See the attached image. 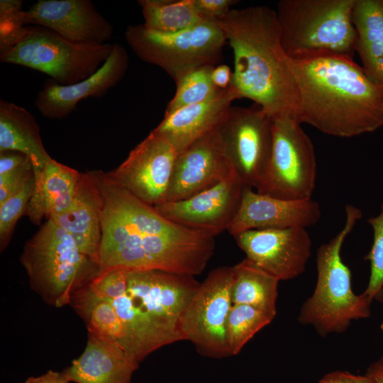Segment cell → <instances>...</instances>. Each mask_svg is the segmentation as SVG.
I'll list each match as a JSON object with an SVG mask.
<instances>
[{
    "instance_id": "obj_1",
    "label": "cell",
    "mask_w": 383,
    "mask_h": 383,
    "mask_svg": "<svg viewBox=\"0 0 383 383\" xmlns=\"http://www.w3.org/2000/svg\"><path fill=\"white\" fill-rule=\"evenodd\" d=\"M93 173L103 199L99 272L162 270L194 277L204 270L215 236L168 220L104 172Z\"/></svg>"
},
{
    "instance_id": "obj_2",
    "label": "cell",
    "mask_w": 383,
    "mask_h": 383,
    "mask_svg": "<svg viewBox=\"0 0 383 383\" xmlns=\"http://www.w3.org/2000/svg\"><path fill=\"white\" fill-rule=\"evenodd\" d=\"M299 92L297 121L339 138L383 126V86L349 56L322 52L291 58Z\"/></svg>"
},
{
    "instance_id": "obj_3",
    "label": "cell",
    "mask_w": 383,
    "mask_h": 383,
    "mask_svg": "<svg viewBox=\"0 0 383 383\" xmlns=\"http://www.w3.org/2000/svg\"><path fill=\"white\" fill-rule=\"evenodd\" d=\"M234 57L231 85L273 119L297 120L299 92L284 51L275 10L265 6L232 9L214 19Z\"/></svg>"
},
{
    "instance_id": "obj_4",
    "label": "cell",
    "mask_w": 383,
    "mask_h": 383,
    "mask_svg": "<svg viewBox=\"0 0 383 383\" xmlns=\"http://www.w3.org/2000/svg\"><path fill=\"white\" fill-rule=\"evenodd\" d=\"M343 228L316 252L317 279L313 294L303 304L299 322L312 326L321 336L341 333L354 320L371 315V301L352 288V275L341 257L347 236L362 217L361 210L348 204Z\"/></svg>"
},
{
    "instance_id": "obj_5",
    "label": "cell",
    "mask_w": 383,
    "mask_h": 383,
    "mask_svg": "<svg viewBox=\"0 0 383 383\" xmlns=\"http://www.w3.org/2000/svg\"><path fill=\"white\" fill-rule=\"evenodd\" d=\"M355 0H281L277 16L281 42L290 58L329 52L353 57Z\"/></svg>"
},
{
    "instance_id": "obj_6",
    "label": "cell",
    "mask_w": 383,
    "mask_h": 383,
    "mask_svg": "<svg viewBox=\"0 0 383 383\" xmlns=\"http://www.w3.org/2000/svg\"><path fill=\"white\" fill-rule=\"evenodd\" d=\"M20 262L31 288L55 307L70 304L73 293L99 272L72 237L52 219L26 242Z\"/></svg>"
},
{
    "instance_id": "obj_7",
    "label": "cell",
    "mask_w": 383,
    "mask_h": 383,
    "mask_svg": "<svg viewBox=\"0 0 383 383\" xmlns=\"http://www.w3.org/2000/svg\"><path fill=\"white\" fill-rule=\"evenodd\" d=\"M113 47L109 43H78L45 28L27 26L19 40L0 53V61L35 70L60 84L70 85L94 74Z\"/></svg>"
},
{
    "instance_id": "obj_8",
    "label": "cell",
    "mask_w": 383,
    "mask_h": 383,
    "mask_svg": "<svg viewBox=\"0 0 383 383\" xmlns=\"http://www.w3.org/2000/svg\"><path fill=\"white\" fill-rule=\"evenodd\" d=\"M125 38L139 58L162 68L175 84L196 68L215 66L227 43L221 28L210 19L174 33L155 32L143 24L130 25Z\"/></svg>"
},
{
    "instance_id": "obj_9",
    "label": "cell",
    "mask_w": 383,
    "mask_h": 383,
    "mask_svg": "<svg viewBox=\"0 0 383 383\" xmlns=\"http://www.w3.org/2000/svg\"><path fill=\"white\" fill-rule=\"evenodd\" d=\"M273 145L257 192L284 199H311L317 164L311 140L292 118L273 119Z\"/></svg>"
},
{
    "instance_id": "obj_10",
    "label": "cell",
    "mask_w": 383,
    "mask_h": 383,
    "mask_svg": "<svg viewBox=\"0 0 383 383\" xmlns=\"http://www.w3.org/2000/svg\"><path fill=\"white\" fill-rule=\"evenodd\" d=\"M232 281V267L212 270L201 283L180 319L184 340L191 341L204 355L230 356L226 326L233 305Z\"/></svg>"
},
{
    "instance_id": "obj_11",
    "label": "cell",
    "mask_w": 383,
    "mask_h": 383,
    "mask_svg": "<svg viewBox=\"0 0 383 383\" xmlns=\"http://www.w3.org/2000/svg\"><path fill=\"white\" fill-rule=\"evenodd\" d=\"M273 118L259 106H231L218 128L232 167L245 185L257 189L269 165Z\"/></svg>"
},
{
    "instance_id": "obj_12",
    "label": "cell",
    "mask_w": 383,
    "mask_h": 383,
    "mask_svg": "<svg viewBox=\"0 0 383 383\" xmlns=\"http://www.w3.org/2000/svg\"><path fill=\"white\" fill-rule=\"evenodd\" d=\"M177 152L162 136L152 131L126 159L105 176L148 204L165 201Z\"/></svg>"
},
{
    "instance_id": "obj_13",
    "label": "cell",
    "mask_w": 383,
    "mask_h": 383,
    "mask_svg": "<svg viewBox=\"0 0 383 383\" xmlns=\"http://www.w3.org/2000/svg\"><path fill=\"white\" fill-rule=\"evenodd\" d=\"M200 284L191 275L162 270L131 271L126 292L159 326L182 336L180 319Z\"/></svg>"
},
{
    "instance_id": "obj_14",
    "label": "cell",
    "mask_w": 383,
    "mask_h": 383,
    "mask_svg": "<svg viewBox=\"0 0 383 383\" xmlns=\"http://www.w3.org/2000/svg\"><path fill=\"white\" fill-rule=\"evenodd\" d=\"M233 236L246 259L279 281L302 274L311 254L304 228L255 229Z\"/></svg>"
},
{
    "instance_id": "obj_15",
    "label": "cell",
    "mask_w": 383,
    "mask_h": 383,
    "mask_svg": "<svg viewBox=\"0 0 383 383\" xmlns=\"http://www.w3.org/2000/svg\"><path fill=\"white\" fill-rule=\"evenodd\" d=\"M244 187L245 184L234 172L216 185L189 198L165 201L155 208L174 223L216 237L228 231L234 220Z\"/></svg>"
},
{
    "instance_id": "obj_16",
    "label": "cell",
    "mask_w": 383,
    "mask_h": 383,
    "mask_svg": "<svg viewBox=\"0 0 383 383\" xmlns=\"http://www.w3.org/2000/svg\"><path fill=\"white\" fill-rule=\"evenodd\" d=\"M234 172L216 129L177 155L165 201L189 198Z\"/></svg>"
},
{
    "instance_id": "obj_17",
    "label": "cell",
    "mask_w": 383,
    "mask_h": 383,
    "mask_svg": "<svg viewBox=\"0 0 383 383\" xmlns=\"http://www.w3.org/2000/svg\"><path fill=\"white\" fill-rule=\"evenodd\" d=\"M23 21L84 44L109 43L113 32L89 0H39L23 11Z\"/></svg>"
},
{
    "instance_id": "obj_18",
    "label": "cell",
    "mask_w": 383,
    "mask_h": 383,
    "mask_svg": "<svg viewBox=\"0 0 383 383\" xmlns=\"http://www.w3.org/2000/svg\"><path fill=\"white\" fill-rule=\"evenodd\" d=\"M128 65L126 49L114 43L107 60L91 76L70 85H62L51 79L45 81L37 94L35 106L45 118H66L81 101L106 94L122 79Z\"/></svg>"
},
{
    "instance_id": "obj_19",
    "label": "cell",
    "mask_w": 383,
    "mask_h": 383,
    "mask_svg": "<svg viewBox=\"0 0 383 383\" xmlns=\"http://www.w3.org/2000/svg\"><path fill=\"white\" fill-rule=\"evenodd\" d=\"M321 215L311 199L291 200L262 194L245 185L238 211L228 228L232 235L267 228H304L316 224Z\"/></svg>"
},
{
    "instance_id": "obj_20",
    "label": "cell",
    "mask_w": 383,
    "mask_h": 383,
    "mask_svg": "<svg viewBox=\"0 0 383 383\" xmlns=\"http://www.w3.org/2000/svg\"><path fill=\"white\" fill-rule=\"evenodd\" d=\"M238 99L239 94L230 85L211 99L165 113L162 121L152 131L165 138L179 154L218 129L233 101Z\"/></svg>"
},
{
    "instance_id": "obj_21",
    "label": "cell",
    "mask_w": 383,
    "mask_h": 383,
    "mask_svg": "<svg viewBox=\"0 0 383 383\" xmlns=\"http://www.w3.org/2000/svg\"><path fill=\"white\" fill-rule=\"evenodd\" d=\"M103 199L92 171L81 173L70 206L50 218L67 232L81 252L98 265ZM99 266V265H98Z\"/></svg>"
},
{
    "instance_id": "obj_22",
    "label": "cell",
    "mask_w": 383,
    "mask_h": 383,
    "mask_svg": "<svg viewBox=\"0 0 383 383\" xmlns=\"http://www.w3.org/2000/svg\"><path fill=\"white\" fill-rule=\"evenodd\" d=\"M138 366L118 346L88 333L84 352L62 372L76 383H131Z\"/></svg>"
},
{
    "instance_id": "obj_23",
    "label": "cell",
    "mask_w": 383,
    "mask_h": 383,
    "mask_svg": "<svg viewBox=\"0 0 383 383\" xmlns=\"http://www.w3.org/2000/svg\"><path fill=\"white\" fill-rule=\"evenodd\" d=\"M81 172L54 159L33 172L34 188L26 215L34 225L41 226L65 211L74 198Z\"/></svg>"
},
{
    "instance_id": "obj_24",
    "label": "cell",
    "mask_w": 383,
    "mask_h": 383,
    "mask_svg": "<svg viewBox=\"0 0 383 383\" xmlns=\"http://www.w3.org/2000/svg\"><path fill=\"white\" fill-rule=\"evenodd\" d=\"M16 151L28 156L33 172L41 170L52 158L44 147L34 116L22 106L0 100V152Z\"/></svg>"
},
{
    "instance_id": "obj_25",
    "label": "cell",
    "mask_w": 383,
    "mask_h": 383,
    "mask_svg": "<svg viewBox=\"0 0 383 383\" xmlns=\"http://www.w3.org/2000/svg\"><path fill=\"white\" fill-rule=\"evenodd\" d=\"M352 20L361 67L370 79L383 86V0H355Z\"/></svg>"
},
{
    "instance_id": "obj_26",
    "label": "cell",
    "mask_w": 383,
    "mask_h": 383,
    "mask_svg": "<svg viewBox=\"0 0 383 383\" xmlns=\"http://www.w3.org/2000/svg\"><path fill=\"white\" fill-rule=\"evenodd\" d=\"M232 270V304L250 305L276 316L279 280L246 258Z\"/></svg>"
},
{
    "instance_id": "obj_27",
    "label": "cell",
    "mask_w": 383,
    "mask_h": 383,
    "mask_svg": "<svg viewBox=\"0 0 383 383\" xmlns=\"http://www.w3.org/2000/svg\"><path fill=\"white\" fill-rule=\"evenodd\" d=\"M70 304L85 321L89 333L121 348L123 326L109 301L96 297L86 283L73 293Z\"/></svg>"
},
{
    "instance_id": "obj_28",
    "label": "cell",
    "mask_w": 383,
    "mask_h": 383,
    "mask_svg": "<svg viewBox=\"0 0 383 383\" xmlns=\"http://www.w3.org/2000/svg\"><path fill=\"white\" fill-rule=\"evenodd\" d=\"M143 26L160 33H177L199 23L204 18L199 14L194 0H140Z\"/></svg>"
},
{
    "instance_id": "obj_29",
    "label": "cell",
    "mask_w": 383,
    "mask_h": 383,
    "mask_svg": "<svg viewBox=\"0 0 383 383\" xmlns=\"http://www.w3.org/2000/svg\"><path fill=\"white\" fill-rule=\"evenodd\" d=\"M275 316L250 305L233 304L226 321V340L230 356L238 355L245 345Z\"/></svg>"
},
{
    "instance_id": "obj_30",
    "label": "cell",
    "mask_w": 383,
    "mask_h": 383,
    "mask_svg": "<svg viewBox=\"0 0 383 383\" xmlns=\"http://www.w3.org/2000/svg\"><path fill=\"white\" fill-rule=\"evenodd\" d=\"M215 66L200 67L184 76L176 83V92L168 103L165 113L181 108L200 103L213 98L221 90L211 79V72Z\"/></svg>"
},
{
    "instance_id": "obj_31",
    "label": "cell",
    "mask_w": 383,
    "mask_h": 383,
    "mask_svg": "<svg viewBox=\"0 0 383 383\" xmlns=\"http://www.w3.org/2000/svg\"><path fill=\"white\" fill-rule=\"evenodd\" d=\"M373 232L370 250L365 257L370 263V275L367 286L362 293L371 301L382 297L383 289V203L379 213L367 219Z\"/></svg>"
},
{
    "instance_id": "obj_32",
    "label": "cell",
    "mask_w": 383,
    "mask_h": 383,
    "mask_svg": "<svg viewBox=\"0 0 383 383\" xmlns=\"http://www.w3.org/2000/svg\"><path fill=\"white\" fill-rule=\"evenodd\" d=\"M34 188V175L17 193L0 204V250L9 245L20 218L26 215Z\"/></svg>"
},
{
    "instance_id": "obj_33",
    "label": "cell",
    "mask_w": 383,
    "mask_h": 383,
    "mask_svg": "<svg viewBox=\"0 0 383 383\" xmlns=\"http://www.w3.org/2000/svg\"><path fill=\"white\" fill-rule=\"evenodd\" d=\"M22 6L21 0L0 1V53L11 48L27 26L23 21Z\"/></svg>"
},
{
    "instance_id": "obj_34",
    "label": "cell",
    "mask_w": 383,
    "mask_h": 383,
    "mask_svg": "<svg viewBox=\"0 0 383 383\" xmlns=\"http://www.w3.org/2000/svg\"><path fill=\"white\" fill-rule=\"evenodd\" d=\"M129 271L124 269H112L99 272L87 286L98 298L111 299L126 292Z\"/></svg>"
},
{
    "instance_id": "obj_35",
    "label": "cell",
    "mask_w": 383,
    "mask_h": 383,
    "mask_svg": "<svg viewBox=\"0 0 383 383\" xmlns=\"http://www.w3.org/2000/svg\"><path fill=\"white\" fill-rule=\"evenodd\" d=\"M33 176L31 161L9 172L0 174V204L19 192Z\"/></svg>"
},
{
    "instance_id": "obj_36",
    "label": "cell",
    "mask_w": 383,
    "mask_h": 383,
    "mask_svg": "<svg viewBox=\"0 0 383 383\" xmlns=\"http://www.w3.org/2000/svg\"><path fill=\"white\" fill-rule=\"evenodd\" d=\"M236 2L232 0H194V5L200 16L214 20L225 16Z\"/></svg>"
},
{
    "instance_id": "obj_37",
    "label": "cell",
    "mask_w": 383,
    "mask_h": 383,
    "mask_svg": "<svg viewBox=\"0 0 383 383\" xmlns=\"http://www.w3.org/2000/svg\"><path fill=\"white\" fill-rule=\"evenodd\" d=\"M28 161L30 159L26 155L16 151L0 152V174L9 172Z\"/></svg>"
},
{
    "instance_id": "obj_38",
    "label": "cell",
    "mask_w": 383,
    "mask_h": 383,
    "mask_svg": "<svg viewBox=\"0 0 383 383\" xmlns=\"http://www.w3.org/2000/svg\"><path fill=\"white\" fill-rule=\"evenodd\" d=\"M318 383H372L366 374L355 375L347 372L336 371L323 377Z\"/></svg>"
},
{
    "instance_id": "obj_39",
    "label": "cell",
    "mask_w": 383,
    "mask_h": 383,
    "mask_svg": "<svg viewBox=\"0 0 383 383\" xmlns=\"http://www.w3.org/2000/svg\"><path fill=\"white\" fill-rule=\"evenodd\" d=\"M233 72L226 65L215 66L211 72V79L216 87L226 89L231 85Z\"/></svg>"
},
{
    "instance_id": "obj_40",
    "label": "cell",
    "mask_w": 383,
    "mask_h": 383,
    "mask_svg": "<svg viewBox=\"0 0 383 383\" xmlns=\"http://www.w3.org/2000/svg\"><path fill=\"white\" fill-rule=\"evenodd\" d=\"M63 372L48 371L38 377H30L24 383H69Z\"/></svg>"
},
{
    "instance_id": "obj_41",
    "label": "cell",
    "mask_w": 383,
    "mask_h": 383,
    "mask_svg": "<svg viewBox=\"0 0 383 383\" xmlns=\"http://www.w3.org/2000/svg\"><path fill=\"white\" fill-rule=\"evenodd\" d=\"M365 374L372 383H383V356L370 365Z\"/></svg>"
},
{
    "instance_id": "obj_42",
    "label": "cell",
    "mask_w": 383,
    "mask_h": 383,
    "mask_svg": "<svg viewBox=\"0 0 383 383\" xmlns=\"http://www.w3.org/2000/svg\"><path fill=\"white\" fill-rule=\"evenodd\" d=\"M381 329L383 331V322H382V323L381 325Z\"/></svg>"
},
{
    "instance_id": "obj_43",
    "label": "cell",
    "mask_w": 383,
    "mask_h": 383,
    "mask_svg": "<svg viewBox=\"0 0 383 383\" xmlns=\"http://www.w3.org/2000/svg\"><path fill=\"white\" fill-rule=\"evenodd\" d=\"M382 296H383V289H382Z\"/></svg>"
},
{
    "instance_id": "obj_44",
    "label": "cell",
    "mask_w": 383,
    "mask_h": 383,
    "mask_svg": "<svg viewBox=\"0 0 383 383\" xmlns=\"http://www.w3.org/2000/svg\"></svg>"
}]
</instances>
